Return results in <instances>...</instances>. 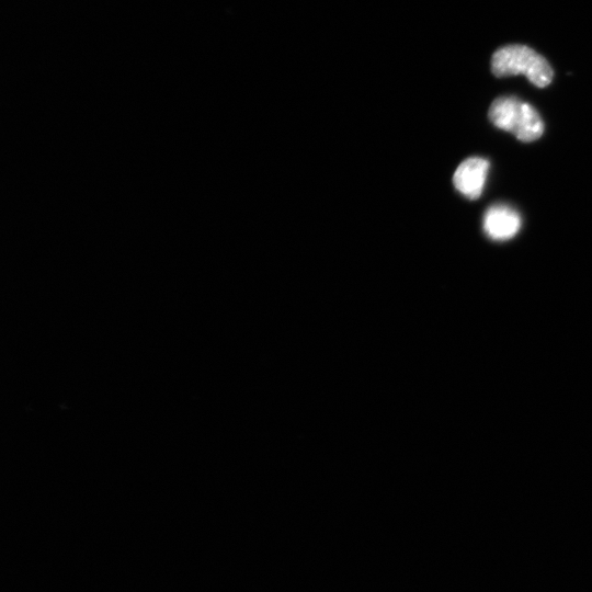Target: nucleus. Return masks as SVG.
<instances>
[{"label":"nucleus","mask_w":592,"mask_h":592,"mask_svg":"<svg viewBox=\"0 0 592 592\" xmlns=\"http://www.w3.org/2000/svg\"><path fill=\"white\" fill-rule=\"evenodd\" d=\"M488 117L494 126L512 133L523 143L538 139L544 132L538 112L516 96L497 98L489 107Z\"/></svg>","instance_id":"2"},{"label":"nucleus","mask_w":592,"mask_h":592,"mask_svg":"<svg viewBox=\"0 0 592 592\" xmlns=\"http://www.w3.org/2000/svg\"><path fill=\"white\" fill-rule=\"evenodd\" d=\"M489 167V161L480 157L464 160L454 172V186L469 200H477L482 193Z\"/></svg>","instance_id":"3"},{"label":"nucleus","mask_w":592,"mask_h":592,"mask_svg":"<svg viewBox=\"0 0 592 592\" xmlns=\"http://www.w3.org/2000/svg\"><path fill=\"white\" fill-rule=\"evenodd\" d=\"M520 227L521 216L509 205H492L483 215V230L492 240H509L517 234Z\"/></svg>","instance_id":"4"},{"label":"nucleus","mask_w":592,"mask_h":592,"mask_svg":"<svg viewBox=\"0 0 592 592\" xmlns=\"http://www.w3.org/2000/svg\"><path fill=\"white\" fill-rule=\"evenodd\" d=\"M491 71L496 77L524 75L534 86L547 87L554 76L548 61L525 45H508L496 50L491 58Z\"/></svg>","instance_id":"1"}]
</instances>
